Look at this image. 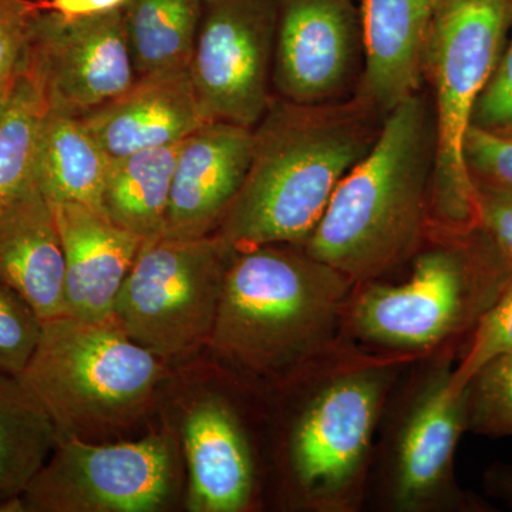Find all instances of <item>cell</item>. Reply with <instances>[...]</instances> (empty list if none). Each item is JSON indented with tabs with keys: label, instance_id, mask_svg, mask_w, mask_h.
Here are the masks:
<instances>
[{
	"label": "cell",
	"instance_id": "3",
	"mask_svg": "<svg viewBox=\"0 0 512 512\" xmlns=\"http://www.w3.org/2000/svg\"><path fill=\"white\" fill-rule=\"evenodd\" d=\"M379 116L357 96L325 106L274 99L252 128L247 177L215 237L228 251L265 244L302 247L340 181L376 143Z\"/></svg>",
	"mask_w": 512,
	"mask_h": 512
},
{
	"label": "cell",
	"instance_id": "25",
	"mask_svg": "<svg viewBox=\"0 0 512 512\" xmlns=\"http://www.w3.org/2000/svg\"><path fill=\"white\" fill-rule=\"evenodd\" d=\"M470 332L467 349L454 367L453 383L458 390H466L485 366L512 355V278Z\"/></svg>",
	"mask_w": 512,
	"mask_h": 512
},
{
	"label": "cell",
	"instance_id": "10",
	"mask_svg": "<svg viewBox=\"0 0 512 512\" xmlns=\"http://www.w3.org/2000/svg\"><path fill=\"white\" fill-rule=\"evenodd\" d=\"M227 256L214 234L144 239L114 302L113 322L170 366L201 356L217 319Z\"/></svg>",
	"mask_w": 512,
	"mask_h": 512
},
{
	"label": "cell",
	"instance_id": "11",
	"mask_svg": "<svg viewBox=\"0 0 512 512\" xmlns=\"http://www.w3.org/2000/svg\"><path fill=\"white\" fill-rule=\"evenodd\" d=\"M187 473L173 433L113 443L60 440L13 512L184 511Z\"/></svg>",
	"mask_w": 512,
	"mask_h": 512
},
{
	"label": "cell",
	"instance_id": "16",
	"mask_svg": "<svg viewBox=\"0 0 512 512\" xmlns=\"http://www.w3.org/2000/svg\"><path fill=\"white\" fill-rule=\"evenodd\" d=\"M50 204L63 249L66 315L113 322L114 302L144 239L89 205Z\"/></svg>",
	"mask_w": 512,
	"mask_h": 512
},
{
	"label": "cell",
	"instance_id": "8",
	"mask_svg": "<svg viewBox=\"0 0 512 512\" xmlns=\"http://www.w3.org/2000/svg\"><path fill=\"white\" fill-rule=\"evenodd\" d=\"M456 345L414 360L390 394L377 433L369 495L384 512L470 511L457 483L468 430L467 389L453 383Z\"/></svg>",
	"mask_w": 512,
	"mask_h": 512
},
{
	"label": "cell",
	"instance_id": "30",
	"mask_svg": "<svg viewBox=\"0 0 512 512\" xmlns=\"http://www.w3.org/2000/svg\"><path fill=\"white\" fill-rule=\"evenodd\" d=\"M512 126V22L507 42L474 107L471 127L500 133Z\"/></svg>",
	"mask_w": 512,
	"mask_h": 512
},
{
	"label": "cell",
	"instance_id": "28",
	"mask_svg": "<svg viewBox=\"0 0 512 512\" xmlns=\"http://www.w3.org/2000/svg\"><path fill=\"white\" fill-rule=\"evenodd\" d=\"M35 0H0V87L25 70L33 23L40 12Z\"/></svg>",
	"mask_w": 512,
	"mask_h": 512
},
{
	"label": "cell",
	"instance_id": "20",
	"mask_svg": "<svg viewBox=\"0 0 512 512\" xmlns=\"http://www.w3.org/2000/svg\"><path fill=\"white\" fill-rule=\"evenodd\" d=\"M111 161L80 117L49 110L36 164V185L47 200L100 210Z\"/></svg>",
	"mask_w": 512,
	"mask_h": 512
},
{
	"label": "cell",
	"instance_id": "18",
	"mask_svg": "<svg viewBox=\"0 0 512 512\" xmlns=\"http://www.w3.org/2000/svg\"><path fill=\"white\" fill-rule=\"evenodd\" d=\"M440 0H362L363 67L357 97L386 116L419 92L424 55Z\"/></svg>",
	"mask_w": 512,
	"mask_h": 512
},
{
	"label": "cell",
	"instance_id": "22",
	"mask_svg": "<svg viewBox=\"0 0 512 512\" xmlns=\"http://www.w3.org/2000/svg\"><path fill=\"white\" fill-rule=\"evenodd\" d=\"M56 444L42 404L18 377L0 372V512H13Z\"/></svg>",
	"mask_w": 512,
	"mask_h": 512
},
{
	"label": "cell",
	"instance_id": "12",
	"mask_svg": "<svg viewBox=\"0 0 512 512\" xmlns=\"http://www.w3.org/2000/svg\"><path fill=\"white\" fill-rule=\"evenodd\" d=\"M276 0H202L190 60L208 121L254 128L275 97Z\"/></svg>",
	"mask_w": 512,
	"mask_h": 512
},
{
	"label": "cell",
	"instance_id": "33",
	"mask_svg": "<svg viewBox=\"0 0 512 512\" xmlns=\"http://www.w3.org/2000/svg\"><path fill=\"white\" fill-rule=\"evenodd\" d=\"M485 488L491 497L498 498L512 508V466L495 464L485 473Z\"/></svg>",
	"mask_w": 512,
	"mask_h": 512
},
{
	"label": "cell",
	"instance_id": "19",
	"mask_svg": "<svg viewBox=\"0 0 512 512\" xmlns=\"http://www.w3.org/2000/svg\"><path fill=\"white\" fill-rule=\"evenodd\" d=\"M0 282L43 322L66 315L62 244L52 204L37 187L0 211Z\"/></svg>",
	"mask_w": 512,
	"mask_h": 512
},
{
	"label": "cell",
	"instance_id": "24",
	"mask_svg": "<svg viewBox=\"0 0 512 512\" xmlns=\"http://www.w3.org/2000/svg\"><path fill=\"white\" fill-rule=\"evenodd\" d=\"M47 113L37 84L20 73L0 119V211L37 187V153Z\"/></svg>",
	"mask_w": 512,
	"mask_h": 512
},
{
	"label": "cell",
	"instance_id": "13",
	"mask_svg": "<svg viewBox=\"0 0 512 512\" xmlns=\"http://www.w3.org/2000/svg\"><path fill=\"white\" fill-rule=\"evenodd\" d=\"M22 73L59 113L82 117L116 99L137 79L123 12L66 18L40 9Z\"/></svg>",
	"mask_w": 512,
	"mask_h": 512
},
{
	"label": "cell",
	"instance_id": "15",
	"mask_svg": "<svg viewBox=\"0 0 512 512\" xmlns=\"http://www.w3.org/2000/svg\"><path fill=\"white\" fill-rule=\"evenodd\" d=\"M252 146V128L225 121H208L181 141L164 237L192 239L214 234L244 184Z\"/></svg>",
	"mask_w": 512,
	"mask_h": 512
},
{
	"label": "cell",
	"instance_id": "6",
	"mask_svg": "<svg viewBox=\"0 0 512 512\" xmlns=\"http://www.w3.org/2000/svg\"><path fill=\"white\" fill-rule=\"evenodd\" d=\"M266 389L208 352L174 366L161 387L157 427L183 451L185 512L268 510Z\"/></svg>",
	"mask_w": 512,
	"mask_h": 512
},
{
	"label": "cell",
	"instance_id": "9",
	"mask_svg": "<svg viewBox=\"0 0 512 512\" xmlns=\"http://www.w3.org/2000/svg\"><path fill=\"white\" fill-rule=\"evenodd\" d=\"M512 22V0H440L424 55L434 89L436 153L430 228L467 235L477 228L476 185L464 146L474 107L500 59Z\"/></svg>",
	"mask_w": 512,
	"mask_h": 512
},
{
	"label": "cell",
	"instance_id": "14",
	"mask_svg": "<svg viewBox=\"0 0 512 512\" xmlns=\"http://www.w3.org/2000/svg\"><path fill=\"white\" fill-rule=\"evenodd\" d=\"M274 92L303 106L350 100L365 67L355 0H276Z\"/></svg>",
	"mask_w": 512,
	"mask_h": 512
},
{
	"label": "cell",
	"instance_id": "5",
	"mask_svg": "<svg viewBox=\"0 0 512 512\" xmlns=\"http://www.w3.org/2000/svg\"><path fill=\"white\" fill-rule=\"evenodd\" d=\"M171 369L114 322L62 315L43 322L18 379L42 404L57 441L113 443L157 429L158 397Z\"/></svg>",
	"mask_w": 512,
	"mask_h": 512
},
{
	"label": "cell",
	"instance_id": "4",
	"mask_svg": "<svg viewBox=\"0 0 512 512\" xmlns=\"http://www.w3.org/2000/svg\"><path fill=\"white\" fill-rule=\"evenodd\" d=\"M436 131L419 92L386 116L376 143L345 175L302 245L355 284L412 261L430 234Z\"/></svg>",
	"mask_w": 512,
	"mask_h": 512
},
{
	"label": "cell",
	"instance_id": "7",
	"mask_svg": "<svg viewBox=\"0 0 512 512\" xmlns=\"http://www.w3.org/2000/svg\"><path fill=\"white\" fill-rule=\"evenodd\" d=\"M412 258L399 284H356L345 339L373 352L423 357L456 345L512 278L507 265L458 244L464 235L439 234Z\"/></svg>",
	"mask_w": 512,
	"mask_h": 512
},
{
	"label": "cell",
	"instance_id": "34",
	"mask_svg": "<svg viewBox=\"0 0 512 512\" xmlns=\"http://www.w3.org/2000/svg\"><path fill=\"white\" fill-rule=\"evenodd\" d=\"M12 84H9V86L0 87V119H2V114H3V111H5V109H6V104H8L9 94H10V89H12Z\"/></svg>",
	"mask_w": 512,
	"mask_h": 512
},
{
	"label": "cell",
	"instance_id": "27",
	"mask_svg": "<svg viewBox=\"0 0 512 512\" xmlns=\"http://www.w3.org/2000/svg\"><path fill=\"white\" fill-rule=\"evenodd\" d=\"M42 328L35 309L0 282V372L20 376L35 353Z\"/></svg>",
	"mask_w": 512,
	"mask_h": 512
},
{
	"label": "cell",
	"instance_id": "2",
	"mask_svg": "<svg viewBox=\"0 0 512 512\" xmlns=\"http://www.w3.org/2000/svg\"><path fill=\"white\" fill-rule=\"evenodd\" d=\"M355 285L301 245L229 249L208 355L269 389L345 339Z\"/></svg>",
	"mask_w": 512,
	"mask_h": 512
},
{
	"label": "cell",
	"instance_id": "31",
	"mask_svg": "<svg viewBox=\"0 0 512 512\" xmlns=\"http://www.w3.org/2000/svg\"><path fill=\"white\" fill-rule=\"evenodd\" d=\"M474 185L477 227L483 228L495 254L512 271V191L481 181Z\"/></svg>",
	"mask_w": 512,
	"mask_h": 512
},
{
	"label": "cell",
	"instance_id": "23",
	"mask_svg": "<svg viewBox=\"0 0 512 512\" xmlns=\"http://www.w3.org/2000/svg\"><path fill=\"white\" fill-rule=\"evenodd\" d=\"M202 0H130L124 29L137 77L190 66Z\"/></svg>",
	"mask_w": 512,
	"mask_h": 512
},
{
	"label": "cell",
	"instance_id": "1",
	"mask_svg": "<svg viewBox=\"0 0 512 512\" xmlns=\"http://www.w3.org/2000/svg\"><path fill=\"white\" fill-rule=\"evenodd\" d=\"M417 359L343 339L266 389L268 510L365 507L384 409Z\"/></svg>",
	"mask_w": 512,
	"mask_h": 512
},
{
	"label": "cell",
	"instance_id": "35",
	"mask_svg": "<svg viewBox=\"0 0 512 512\" xmlns=\"http://www.w3.org/2000/svg\"><path fill=\"white\" fill-rule=\"evenodd\" d=\"M498 134H501V136H504V137L511 138V140H512V126L505 128L504 131H500V133H498Z\"/></svg>",
	"mask_w": 512,
	"mask_h": 512
},
{
	"label": "cell",
	"instance_id": "32",
	"mask_svg": "<svg viewBox=\"0 0 512 512\" xmlns=\"http://www.w3.org/2000/svg\"><path fill=\"white\" fill-rule=\"evenodd\" d=\"M128 2L130 0H42L40 5L66 18H83L123 10Z\"/></svg>",
	"mask_w": 512,
	"mask_h": 512
},
{
	"label": "cell",
	"instance_id": "21",
	"mask_svg": "<svg viewBox=\"0 0 512 512\" xmlns=\"http://www.w3.org/2000/svg\"><path fill=\"white\" fill-rule=\"evenodd\" d=\"M180 143L111 161L100 211L143 239L164 234Z\"/></svg>",
	"mask_w": 512,
	"mask_h": 512
},
{
	"label": "cell",
	"instance_id": "26",
	"mask_svg": "<svg viewBox=\"0 0 512 512\" xmlns=\"http://www.w3.org/2000/svg\"><path fill=\"white\" fill-rule=\"evenodd\" d=\"M468 429L493 437H512V355L501 357L467 386Z\"/></svg>",
	"mask_w": 512,
	"mask_h": 512
},
{
	"label": "cell",
	"instance_id": "29",
	"mask_svg": "<svg viewBox=\"0 0 512 512\" xmlns=\"http://www.w3.org/2000/svg\"><path fill=\"white\" fill-rule=\"evenodd\" d=\"M464 156L474 181L512 191L511 138L471 127L464 146Z\"/></svg>",
	"mask_w": 512,
	"mask_h": 512
},
{
	"label": "cell",
	"instance_id": "17",
	"mask_svg": "<svg viewBox=\"0 0 512 512\" xmlns=\"http://www.w3.org/2000/svg\"><path fill=\"white\" fill-rule=\"evenodd\" d=\"M80 119L111 160L174 146L208 123L188 67L137 77Z\"/></svg>",
	"mask_w": 512,
	"mask_h": 512
}]
</instances>
